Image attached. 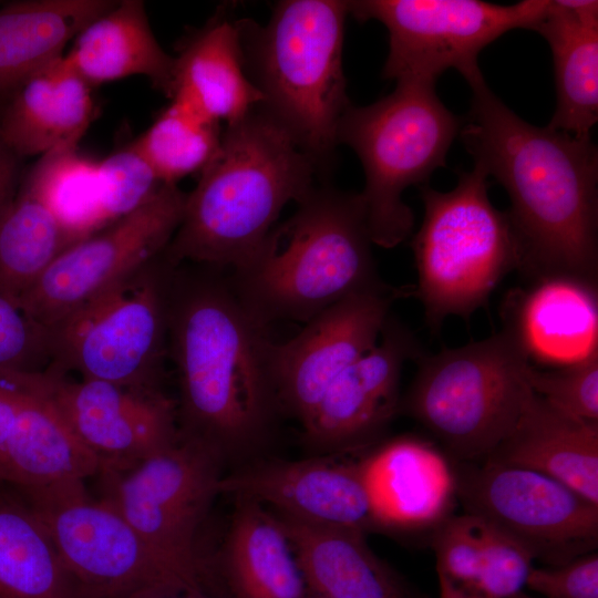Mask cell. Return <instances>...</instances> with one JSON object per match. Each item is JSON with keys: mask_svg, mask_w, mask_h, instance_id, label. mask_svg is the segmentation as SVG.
Here are the masks:
<instances>
[{"mask_svg": "<svg viewBox=\"0 0 598 598\" xmlns=\"http://www.w3.org/2000/svg\"><path fill=\"white\" fill-rule=\"evenodd\" d=\"M51 364L49 329L0 291V380L42 373Z\"/></svg>", "mask_w": 598, "mask_h": 598, "instance_id": "cell-33", "label": "cell"}, {"mask_svg": "<svg viewBox=\"0 0 598 598\" xmlns=\"http://www.w3.org/2000/svg\"><path fill=\"white\" fill-rule=\"evenodd\" d=\"M29 392L21 385L0 381V483L19 481L20 441Z\"/></svg>", "mask_w": 598, "mask_h": 598, "instance_id": "cell-39", "label": "cell"}, {"mask_svg": "<svg viewBox=\"0 0 598 598\" xmlns=\"http://www.w3.org/2000/svg\"><path fill=\"white\" fill-rule=\"evenodd\" d=\"M307 589L326 598H415L370 549L361 530L318 526L275 515Z\"/></svg>", "mask_w": 598, "mask_h": 598, "instance_id": "cell-24", "label": "cell"}, {"mask_svg": "<svg viewBox=\"0 0 598 598\" xmlns=\"http://www.w3.org/2000/svg\"><path fill=\"white\" fill-rule=\"evenodd\" d=\"M436 574L439 580L437 598H482L455 585L441 573L436 571Z\"/></svg>", "mask_w": 598, "mask_h": 598, "instance_id": "cell-41", "label": "cell"}, {"mask_svg": "<svg viewBox=\"0 0 598 598\" xmlns=\"http://www.w3.org/2000/svg\"><path fill=\"white\" fill-rule=\"evenodd\" d=\"M223 567L234 598H306L289 539L260 503L236 497Z\"/></svg>", "mask_w": 598, "mask_h": 598, "instance_id": "cell-28", "label": "cell"}, {"mask_svg": "<svg viewBox=\"0 0 598 598\" xmlns=\"http://www.w3.org/2000/svg\"><path fill=\"white\" fill-rule=\"evenodd\" d=\"M297 204L257 255L228 278L243 307L265 327L306 323L343 298L385 283L360 194L321 185Z\"/></svg>", "mask_w": 598, "mask_h": 598, "instance_id": "cell-4", "label": "cell"}, {"mask_svg": "<svg viewBox=\"0 0 598 598\" xmlns=\"http://www.w3.org/2000/svg\"><path fill=\"white\" fill-rule=\"evenodd\" d=\"M65 58L91 86L141 75L171 97L175 56L156 40L141 0L115 1L75 35Z\"/></svg>", "mask_w": 598, "mask_h": 598, "instance_id": "cell-26", "label": "cell"}, {"mask_svg": "<svg viewBox=\"0 0 598 598\" xmlns=\"http://www.w3.org/2000/svg\"><path fill=\"white\" fill-rule=\"evenodd\" d=\"M109 0H28L0 7V107L31 74L64 55L63 49Z\"/></svg>", "mask_w": 598, "mask_h": 598, "instance_id": "cell-27", "label": "cell"}, {"mask_svg": "<svg viewBox=\"0 0 598 598\" xmlns=\"http://www.w3.org/2000/svg\"><path fill=\"white\" fill-rule=\"evenodd\" d=\"M97 164L104 210L110 223L146 203L163 185L132 144Z\"/></svg>", "mask_w": 598, "mask_h": 598, "instance_id": "cell-36", "label": "cell"}, {"mask_svg": "<svg viewBox=\"0 0 598 598\" xmlns=\"http://www.w3.org/2000/svg\"><path fill=\"white\" fill-rule=\"evenodd\" d=\"M215 447L179 434L172 445L125 472L100 473L102 498L112 504L164 561L197 589L208 590L209 570L196 544L220 493Z\"/></svg>", "mask_w": 598, "mask_h": 598, "instance_id": "cell-11", "label": "cell"}, {"mask_svg": "<svg viewBox=\"0 0 598 598\" xmlns=\"http://www.w3.org/2000/svg\"><path fill=\"white\" fill-rule=\"evenodd\" d=\"M487 177L474 164L470 172H457L448 192L420 187L424 215L411 244L417 271L412 295L422 302L434 333L447 317L468 319L516 269L509 221L506 212L491 203Z\"/></svg>", "mask_w": 598, "mask_h": 598, "instance_id": "cell-7", "label": "cell"}, {"mask_svg": "<svg viewBox=\"0 0 598 598\" xmlns=\"http://www.w3.org/2000/svg\"><path fill=\"white\" fill-rule=\"evenodd\" d=\"M400 408L454 462H482L514 429L530 391L528 362L502 331L460 348L424 352Z\"/></svg>", "mask_w": 598, "mask_h": 598, "instance_id": "cell-8", "label": "cell"}, {"mask_svg": "<svg viewBox=\"0 0 598 598\" xmlns=\"http://www.w3.org/2000/svg\"><path fill=\"white\" fill-rule=\"evenodd\" d=\"M460 135L475 165L507 192L518 269L528 280L570 275L597 280L598 148L591 138L538 127L488 87L468 83Z\"/></svg>", "mask_w": 598, "mask_h": 598, "instance_id": "cell-1", "label": "cell"}, {"mask_svg": "<svg viewBox=\"0 0 598 598\" xmlns=\"http://www.w3.org/2000/svg\"><path fill=\"white\" fill-rule=\"evenodd\" d=\"M436 571L471 591L481 566L482 536L478 518L451 515L432 529Z\"/></svg>", "mask_w": 598, "mask_h": 598, "instance_id": "cell-37", "label": "cell"}, {"mask_svg": "<svg viewBox=\"0 0 598 598\" xmlns=\"http://www.w3.org/2000/svg\"><path fill=\"white\" fill-rule=\"evenodd\" d=\"M548 2L359 0L348 1V9L361 22L377 20L386 28L383 78L435 83L444 71L455 69L470 83L483 75L481 51L511 30H534Z\"/></svg>", "mask_w": 598, "mask_h": 598, "instance_id": "cell-12", "label": "cell"}, {"mask_svg": "<svg viewBox=\"0 0 598 598\" xmlns=\"http://www.w3.org/2000/svg\"><path fill=\"white\" fill-rule=\"evenodd\" d=\"M165 251L48 328L50 371L161 390L174 271Z\"/></svg>", "mask_w": 598, "mask_h": 598, "instance_id": "cell-9", "label": "cell"}, {"mask_svg": "<svg viewBox=\"0 0 598 598\" xmlns=\"http://www.w3.org/2000/svg\"><path fill=\"white\" fill-rule=\"evenodd\" d=\"M169 100L226 125L261 105L262 95L245 68L237 21L216 19L184 44L175 56Z\"/></svg>", "mask_w": 598, "mask_h": 598, "instance_id": "cell-23", "label": "cell"}, {"mask_svg": "<svg viewBox=\"0 0 598 598\" xmlns=\"http://www.w3.org/2000/svg\"><path fill=\"white\" fill-rule=\"evenodd\" d=\"M534 31L554 61L557 101L547 126L591 138L598 121V1H549Z\"/></svg>", "mask_w": 598, "mask_h": 598, "instance_id": "cell-25", "label": "cell"}, {"mask_svg": "<svg viewBox=\"0 0 598 598\" xmlns=\"http://www.w3.org/2000/svg\"><path fill=\"white\" fill-rule=\"evenodd\" d=\"M423 350L415 334L390 316L375 347L343 370L302 425L320 448L361 446L377 437L400 409L403 365Z\"/></svg>", "mask_w": 598, "mask_h": 598, "instance_id": "cell-17", "label": "cell"}, {"mask_svg": "<svg viewBox=\"0 0 598 598\" xmlns=\"http://www.w3.org/2000/svg\"><path fill=\"white\" fill-rule=\"evenodd\" d=\"M503 309V329L529 363L557 369L598 354L597 280L542 277L513 290Z\"/></svg>", "mask_w": 598, "mask_h": 598, "instance_id": "cell-19", "label": "cell"}, {"mask_svg": "<svg viewBox=\"0 0 598 598\" xmlns=\"http://www.w3.org/2000/svg\"><path fill=\"white\" fill-rule=\"evenodd\" d=\"M27 389L97 458L100 473L128 471L179 437L176 402L161 390L74 381L50 370L31 377Z\"/></svg>", "mask_w": 598, "mask_h": 598, "instance_id": "cell-15", "label": "cell"}, {"mask_svg": "<svg viewBox=\"0 0 598 598\" xmlns=\"http://www.w3.org/2000/svg\"><path fill=\"white\" fill-rule=\"evenodd\" d=\"M219 489L311 525L363 533L379 528L359 462L262 463L223 476Z\"/></svg>", "mask_w": 598, "mask_h": 598, "instance_id": "cell-18", "label": "cell"}, {"mask_svg": "<svg viewBox=\"0 0 598 598\" xmlns=\"http://www.w3.org/2000/svg\"><path fill=\"white\" fill-rule=\"evenodd\" d=\"M348 1H279L260 25L237 21L259 107L293 138L318 174L334 163L338 126L351 105L342 65Z\"/></svg>", "mask_w": 598, "mask_h": 598, "instance_id": "cell-5", "label": "cell"}, {"mask_svg": "<svg viewBox=\"0 0 598 598\" xmlns=\"http://www.w3.org/2000/svg\"><path fill=\"white\" fill-rule=\"evenodd\" d=\"M306 598H308V597H306ZM309 598H326V597L313 596V597H309Z\"/></svg>", "mask_w": 598, "mask_h": 598, "instance_id": "cell-43", "label": "cell"}, {"mask_svg": "<svg viewBox=\"0 0 598 598\" xmlns=\"http://www.w3.org/2000/svg\"><path fill=\"white\" fill-rule=\"evenodd\" d=\"M186 193L163 184L143 205L63 250L20 300L50 328L159 257L183 216Z\"/></svg>", "mask_w": 598, "mask_h": 598, "instance_id": "cell-14", "label": "cell"}, {"mask_svg": "<svg viewBox=\"0 0 598 598\" xmlns=\"http://www.w3.org/2000/svg\"><path fill=\"white\" fill-rule=\"evenodd\" d=\"M220 271L176 266L167 357L178 380L179 434L223 454L258 442L280 405L268 327L249 315Z\"/></svg>", "mask_w": 598, "mask_h": 598, "instance_id": "cell-2", "label": "cell"}, {"mask_svg": "<svg viewBox=\"0 0 598 598\" xmlns=\"http://www.w3.org/2000/svg\"><path fill=\"white\" fill-rule=\"evenodd\" d=\"M526 588L542 598H598V554L558 566L533 567Z\"/></svg>", "mask_w": 598, "mask_h": 598, "instance_id": "cell-38", "label": "cell"}, {"mask_svg": "<svg viewBox=\"0 0 598 598\" xmlns=\"http://www.w3.org/2000/svg\"><path fill=\"white\" fill-rule=\"evenodd\" d=\"M412 290L383 286L322 310L286 342H272L270 369L280 408L303 425L336 378L378 343L392 303Z\"/></svg>", "mask_w": 598, "mask_h": 598, "instance_id": "cell-16", "label": "cell"}, {"mask_svg": "<svg viewBox=\"0 0 598 598\" xmlns=\"http://www.w3.org/2000/svg\"><path fill=\"white\" fill-rule=\"evenodd\" d=\"M451 462L465 514L512 536L544 566L596 551L598 505L568 486L523 467Z\"/></svg>", "mask_w": 598, "mask_h": 598, "instance_id": "cell-13", "label": "cell"}, {"mask_svg": "<svg viewBox=\"0 0 598 598\" xmlns=\"http://www.w3.org/2000/svg\"><path fill=\"white\" fill-rule=\"evenodd\" d=\"M484 461L544 474L598 505V422L567 415L532 389L514 429Z\"/></svg>", "mask_w": 598, "mask_h": 598, "instance_id": "cell-22", "label": "cell"}, {"mask_svg": "<svg viewBox=\"0 0 598 598\" xmlns=\"http://www.w3.org/2000/svg\"><path fill=\"white\" fill-rule=\"evenodd\" d=\"M478 520L482 559L476 581L470 592L482 598H516L526 587L535 559L518 540L488 523L480 518Z\"/></svg>", "mask_w": 598, "mask_h": 598, "instance_id": "cell-34", "label": "cell"}, {"mask_svg": "<svg viewBox=\"0 0 598 598\" xmlns=\"http://www.w3.org/2000/svg\"><path fill=\"white\" fill-rule=\"evenodd\" d=\"M20 184L49 208L73 244L111 224L99 164L80 154L76 146L40 156Z\"/></svg>", "mask_w": 598, "mask_h": 598, "instance_id": "cell-31", "label": "cell"}, {"mask_svg": "<svg viewBox=\"0 0 598 598\" xmlns=\"http://www.w3.org/2000/svg\"><path fill=\"white\" fill-rule=\"evenodd\" d=\"M71 245L49 208L20 184L0 218V291L20 306L24 293Z\"/></svg>", "mask_w": 598, "mask_h": 598, "instance_id": "cell-30", "label": "cell"}, {"mask_svg": "<svg viewBox=\"0 0 598 598\" xmlns=\"http://www.w3.org/2000/svg\"><path fill=\"white\" fill-rule=\"evenodd\" d=\"M516 598H538V597L528 595V594H526V592L523 591V592L519 594Z\"/></svg>", "mask_w": 598, "mask_h": 598, "instance_id": "cell-42", "label": "cell"}, {"mask_svg": "<svg viewBox=\"0 0 598 598\" xmlns=\"http://www.w3.org/2000/svg\"><path fill=\"white\" fill-rule=\"evenodd\" d=\"M461 124L439 99L435 83L420 80H399L381 100L346 110L338 143L350 146L362 163L360 197L373 245L393 248L412 234L414 215L402 194L425 186L446 165Z\"/></svg>", "mask_w": 598, "mask_h": 598, "instance_id": "cell-6", "label": "cell"}, {"mask_svg": "<svg viewBox=\"0 0 598 598\" xmlns=\"http://www.w3.org/2000/svg\"><path fill=\"white\" fill-rule=\"evenodd\" d=\"M378 527L433 529L456 502L452 462L416 436L393 439L359 462Z\"/></svg>", "mask_w": 598, "mask_h": 598, "instance_id": "cell-20", "label": "cell"}, {"mask_svg": "<svg viewBox=\"0 0 598 598\" xmlns=\"http://www.w3.org/2000/svg\"><path fill=\"white\" fill-rule=\"evenodd\" d=\"M20 159L0 135V218L14 199L20 186Z\"/></svg>", "mask_w": 598, "mask_h": 598, "instance_id": "cell-40", "label": "cell"}, {"mask_svg": "<svg viewBox=\"0 0 598 598\" xmlns=\"http://www.w3.org/2000/svg\"><path fill=\"white\" fill-rule=\"evenodd\" d=\"M223 130L188 105L171 100L132 145L163 184L200 173L217 153Z\"/></svg>", "mask_w": 598, "mask_h": 598, "instance_id": "cell-32", "label": "cell"}, {"mask_svg": "<svg viewBox=\"0 0 598 598\" xmlns=\"http://www.w3.org/2000/svg\"><path fill=\"white\" fill-rule=\"evenodd\" d=\"M92 86L65 55L25 79L0 107V135L20 158L78 146L94 114Z\"/></svg>", "mask_w": 598, "mask_h": 598, "instance_id": "cell-21", "label": "cell"}, {"mask_svg": "<svg viewBox=\"0 0 598 598\" xmlns=\"http://www.w3.org/2000/svg\"><path fill=\"white\" fill-rule=\"evenodd\" d=\"M84 486L83 480L13 486L43 524L83 598L203 590L152 550L112 504L93 499Z\"/></svg>", "mask_w": 598, "mask_h": 598, "instance_id": "cell-10", "label": "cell"}, {"mask_svg": "<svg viewBox=\"0 0 598 598\" xmlns=\"http://www.w3.org/2000/svg\"><path fill=\"white\" fill-rule=\"evenodd\" d=\"M0 598H83L32 507L6 483H0Z\"/></svg>", "mask_w": 598, "mask_h": 598, "instance_id": "cell-29", "label": "cell"}, {"mask_svg": "<svg viewBox=\"0 0 598 598\" xmlns=\"http://www.w3.org/2000/svg\"><path fill=\"white\" fill-rule=\"evenodd\" d=\"M317 175L287 131L256 107L223 130L217 153L186 194L167 258L175 265L241 268L261 249L283 207L316 186Z\"/></svg>", "mask_w": 598, "mask_h": 598, "instance_id": "cell-3", "label": "cell"}, {"mask_svg": "<svg viewBox=\"0 0 598 598\" xmlns=\"http://www.w3.org/2000/svg\"><path fill=\"white\" fill-rule=\"evenodd\" d=\"M524 378L527 385L555 409L573 417L598 422V354L550 370L527 363Z\"/></svg>", "mask_w": 598, "mask_h": 598, "instance_id": "cell-35", "label": "cell"}]
</instances>
